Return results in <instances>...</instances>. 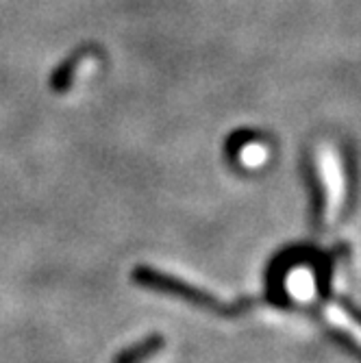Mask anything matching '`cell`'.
<instances>
[{
  "label": "cell",
  "mask_w": 361,
  "mask_h": 363,
  "mask_svg": "<svg viewBox=\"0 0 361 363\" xmlns=\"http://www.w3.org/2000/svg\"><path fill=\"white\" fill-rule=\"evenodd\" d=\"M316 170L322 187L320 218L326 226H331L340 218L346 201V177L340 155L331 146H320L316 152Z\"/></svg>",
  "instance_id": "obj_1"
},
{
  "label": "cell",
  "mask_w": 361,
  "mask_h": 363,
  "mask_svg": "<svg viewBox=\"0 0 361 363\" xmlns=\"http://www.w3.org/2000/svg\"><path fill=\"white\" fill-rule=\"evenodd\" d=\"M96 63V52L91 48H83L79 52H74L68 61H63L59 68L55 70L52 79H50V87L52 91L57 94H65L70 89V85L74 83L77 74L81 70H85L87 65H94Z\"/></svg>",
  "instance_id": "obj_2"
},
{
  "label": "cell",
  "mask_w": 361,
  "mask_h": 363,
  "mask_svg": "<svg viewBox=\"0 0 361 363\" xmlns=\"http://www.w3.org/2000/svg\"><path fill=\"white\" fill-rule=\"evenodd\" d=\"M285 291L299 303H311L318 294L316 274L309 268L296 266L285 274Z\"/></svg>",
  "instance_id": "obj_3"
},
{
  "label": "cell",
  "mask_w": 361,
  "mask_h": 363,
  "mask_svg": "<svg viewBox=\"0 0 361 363\" xmlns=\"http://www.w3.org/2000/svg\"><path fill=\"white\" fill-rule=\"evenodd\" d=\"M324 315H326V320H329V324H333L338 331H342V333H346L359 348H361V322L359 320H355L344 307H340V305H326V309H324Z\"/></svg>",
  "instance_id": "obj_4"
},
{
  "label": "cell",
  "mask_w": 361,
  "mask_h": 363,
  "mask_svg": "<svg viewBox=\"0 0 361 363\" xmlns=\"http://www.w3.org/2000/svg\"><path fill=\"white\" fill-rule=\"evenodd\" d=\"M266 159H268V148L261 142H248L238 152V161L248 170L261 168L266 163Z\"/></svg>",
  "instance_id": "obj_5"
}]
</instances>
